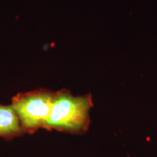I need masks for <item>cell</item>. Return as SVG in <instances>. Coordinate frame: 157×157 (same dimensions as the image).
Returning <instances> with one entry per match:
<instances>
[{
	"label": "cell",
	"instance_id": "1",
	"mask_svg": "<svg viewBox=\"0 0 157 157\" xmlns=\"http://www.w3.org/2000/svg\"><path fill=\"white\" fill-rule=\"evenodd\" d=\"M93 105V98L90 94L74 96L66 90L56 92L44 129L83 134L89 127L90 111Z\"/></svg>",
	"mask_w": 157,
	"mask_h": 157
},
{
	"label": "cell",
	"instance_id": "2",
	"mask_svg": "<svg viewBox=\"0 0 157 157\" xmlns=\"http://www.w3.org/2000/svg\"><path fill=\"white\" fill-rule=\"evenodd\" d=\"M55 93L37 90L19 93L12 99L11 106L18 117L23 132L34 133L44 128L50 116Z\"/></svg>",
	"mask_w": 157,
	"mask_h": 157
},
{
	"label": "cell",
	"instance_id": "3",
	"mask_svg": "<svg viewBox=\"0 0 157 157\" xmlns=\"http://www.w3.org/2000/svg\"><path fill=\"white\" fill-rule=\"evenodd\" d=\"M23 133L18 117L11 105L0 104V137L13 139Z\"/></svg>",
	"mask_w": 157,
	"mask_h": 157
}]
</instances>
